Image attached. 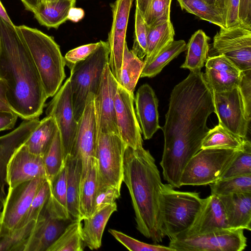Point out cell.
I'll return each mask as SVG.
<instances>
[{"mask_svg": "<svg viewBox=\"0 0 251 251\" xmlns=\"http://www.w3.org/2000/svg\"><path fill=\"white\" fill-rule=\"evenodd\" d=\"M39 74L48 98L53 97L66 75L65 60L53 38L40 30L22 25L16 26Z\"/></svg>", "mask_w": 251, "mask_h": 251, "instance_id": "4", "label": "cell"}, {"mask_svg": "<svg viewBox=\"0 0 251 251\" xmlns=\"http://www.w3.org/2000/svg\"><path fill=\"white\" fill-rule=\"evenodd\" d=\"M94 95L90 94L78 126L72 154L80 157L82 161L81 178L86 173L90 162L95 157L97 128L94 110Z\"/></svg>", "mask_w": 251, "mask_h": 251, "instance_id": "16", "label": "cell"}, {"mask_svg": "<svg viewBox=\"0 0 251 251\" xmlns=\"http://www.w3.org/2000/svg\"><path fill=\"white\" fill-rule=\"evenodd\" d=\"M18 117L14 112L0 111V132L13 128Z\"/></svg>", "mask_w": 251, "mask_h": 251, "instance_id": "51", "label": "cell"}, {"mask_svg": "<svg viewBox=\"0 0 251 251\" xmlns=\"http://www.w3.org/2000/svg\"><path fill=\"white\" fill-rule=\"evenodd\" d=\"M0 47H1V40H0Z\"/></svg>", "mask_w": 251, "mask_h": 251, "instance_id": "60", "label": "cell"}, {"mask_svg": "<svg viewBox=\"0 0 251 251\" xmlns=\"http://www.w3.org/2000/svg\"><path fill=\"white\" fill-rule=\"evenodd\" d=\"M66 175L64 164L52 181L49 182L50 195L46 205V208L50 215L64 221L71 219L67 209Z\"/></svg>", "mask_w": 251, "mask_h": 251, "instance_id": "27", "label": "cell"}, {"mask_svg": "<svg viewBox=\"0 0 251 251\" xmlns=\"http://www.w3.org/2000/svg\"><path fill=\"white\" fill-rule=\"evenodd\" d=\"M99 42L80 46L68 51L64 57L65 65L70 69L75 64L85 59L97 49Z\"/></svg>", "mask_w": 251, "mask_h": 251, "instance_id": "47", "label": "cell"}, {"mask_svg": "<svg viewBox=\"0 0 251 251\" xmlns=\"http://www.w3.org/2000/svg\"><path fill=\"white\" fill-rule=\"evenodd\" d=\"M183 40L174 41L151 62L144 66L141 77H153L180 53L186 50L187 45Z\"/></svg>", "mask_w": 251, "mask_h": 251, "instance_id": "38", "label": "cell"}, {"mask_svg": "<svg viewBox=\"0 0 251 251\" xmlns=\"http://www.w3.org/2000/svg\"><path fill=\"white\" fill-rule=\"evenodd\" d=\"M0 18L4 20L5 22L7 23L14 25L13 24L12 21L9 17L4 7L2 5L0 0Z\"/></svg>", "mask_w": 251, "mask_h": 251, "instance_id": "56", "label": "cell"}, {"mask_svg": "<svg viewBox=\"0 0 251 251\" xmlns=\"http://www.w3.org/2000/svg\"><path fill=\"white\" fill-rule=\"evenodd\" d=\"M58 130L54 118L46 116L40 121L24 145L31 153L43 157Z\"/></svg>", "mask_w": 251, "mask_h": 251, "instance_id": "29", "label": "cell"}, {"mask_svg": "<svg viewBox=\"0 0 251 251\" xmlns=\"http://www.w3.org/2000/svg\"><path fill=\"white\" fill-rule=\"evenodd\" d=\"M251 175V143L245 139L243 149L232 161L220 179Z\"/></svg>", "mask_w": 251, "mask_h": 251, "instance_id": "41", "label": "cell"}, {"mask_svg": "<svg viewBox=\"0 0 251 251\" xmlns=\"http://www.w3.org/2000/svg\"><path fill=\"white\" fill-rule=\"evenodd\" d=\"M58 0H44V1L47 3H50L52 2H54Z\"/></svg>", "mask_w": 251, "mask_h": 251, "instance_id": "58", "label": "cell"}, {"mask_svg": "<svg viewBox=\"0 0 251 251\" xmlns=\"http://www.w3.org/2000/svg\"><path fill=\"white\" fill-rule=\"evenodd\" d=\"M25 8L32 13L44 0H21Z\"/></svg>", "mask_w": 251, "mask_h": 251, "instance_id": "53", "label": "cell"}, {"mask_svg": "<svg viewBox=\"0 0 251 251\" xmlns=\"http://www.w3.org/2000/svg\"><path fill=\"white\" fill-rule=\"evenodd\" d=\"M0 111L14 112L7 98V87L3 80L0 78ZM15 113V112H14Z\"/></svg>", "mask_w": 251, "mask_h": 251, "instance_id": "52", "label": "cell"}, {"mask_svg": "<svg viewBox=\"0 0 251 251\" xmlns=\"http://www.w3.org/2000/svg\"><path fill=\"white\" fill-rule=\"evenodd\" d=\"M147 28L144 17L136 5L134 40L131 50L142 60L147 51Z\"/></svg>", "mask_w": 251, "mask_h": 251, "instance_id": "44", "label": "cell"}, {"mask_svg": "<svg viewBox=\"0 0 251 251\" xmlns=\"http://www.w3.org/2000/svg\"><path fill=\"white\" fill-rule=\"evenodd\" d=\"M46 114L53 117L56 123L60 134L64 162L72 154L78 126L74 114L69 78L48 103Z\"/></svg>", "mask_w": 251, "mask_h": 251, "instance_id": "11", "label": "cell"}, {"mask_svg": "<svg viewBox=\"0 0 251 251\" xmlns=\"http://www.w3.org/2000/svg\"><path fill=\"white\" fill-rule=\"evenodd\" d=\"M213 91L201 71L190 72L173 88L164 126V148L160 165L163 178L179 188L182 172L191 158L201 149L210 129L209 116L214 112Z\"/></svg>", "mask_w": 251, "mask_h": 251, "instance_id": "1", "label": "cell"}, {"mask_svg": "<svg viewBox=\"0 0 251 251\" xmlns=\"http://www.w3.org/2000/svg\"><path fill=\"white\" fill-rule=\"evenodd\" d=\"M182 10L194 14L201 19L226 28L223 10L204 0H176Z\"/></svg>", "mask_w": 251, "mask_h": 251, "instance_id": "35", "label": "cell"}, {"mask_svg": "<svg viewBox=\"0 0 251 251\" xmlns=\"http://www.w3.org/2000/svg\"><path fill=\"white\" fill-rule=\"evenodd\" d=\"M33 221L13 230L0 229V251H24L35 226Z\"/></svg>", "mask_w": 251, "mask_h": 251, "instance_id": "37", "label": "cell"}, {"mask_svg": "<svg viewBox=\"0 0 251 251\" xmlns=\"http://www.w3.org/2000/svg\"><path fill=\"white\" fill-rule=\"evenodd\" d=\"M47 180L37 178L23 182L7 191L2 204L1 227L17 228L26 214L36 194Z\"/></svg>", "mask_w": 251, "mask_h": 251, "instance_id": "13", "label": "cell"}, {"mask_svg": "<svg viewBox=\"0 0 251 251\" xmlns=\"http://www.w3.org/2000/svg\"><path fill=\"white\" fill-rule=\"evenodd\" d=\"M67 209L70 217L79 219V197L82 173V161L77 155H69L65 159Z\"/></svg>", "mask_w": 251, "mask_h": 251, "instance_id": "26", "label": "cell"}, {"mask_svg": "<svg viewBox=\"0 0 251 251\" xmlns=\"http://www.w3.org/2000/svg\"><path fill=\"white\" fill-rule=\"evenodd\" d=\"M244 141L245 139L218 124L213 128L210 129L202 140L201 149L215 148L241 150L244 148Z\"/></svg>", "mask_w": 251, "mask_h": 251, "instance_id": "34", "label": "cell"}, {"mask_svg": "<svg viewBox=\"0 0 251 251\" xmlns=\"http://www.w3.org/2000/svg\"><path fill=\"white\" fill-rule=\"evenodd\" d=\"M96 160L93 158L85 176L81 178L79 197V219L92 215L95 198L98 187Z\"/></svg>", "mask_w": 251, "mask_h": 251, "instance_id": "31", "label": "cell"}, {"mask_svg": "<svg viewBox=\"0 0 251 251\" xmlns=\"http://www.w3.org/2000/svg\"><path fill=\"white\" fill-rule=\"evenodd\" d=\"M109 232L118 242L131 251H174L169 246L142 242L115 229H110Z\"/></svg>", "mask_w": 251, "mask_h": 251, "instance_id": "45", "label": "cell"}, {"mask_svg": "<svg viewBox=\"0 0 251 251\" xmlns=\"http://www.w3.org/2000/svg\"><path fill=\"white\" fill-rule=\"evenodd\" d=\"M0 78L12 109L24 120L38 118L48 98L39 74L16 26L0 18Z\"/></svg>", "mask_w": 251, "mask_h": 251, "instance_id": "2", "label": "cell"}, {"mask_svg": "<svg viewBox=\"0 0 251 251\" xmlns=\"http://www.w3.org/2000/svg\"><path fill=\"white\" fill-rule=\"evenodd\" d=\"M109 53L108 42L100 41L93 52L70 69L69 78L74 114L77 122L83 112L89 95H95L97 92L105 66L108 63Z\"/></svg>", "mask_w": 251, "mask_h": 251, "instance_id": "6", "label": "cell"}, {"mask_svg": "<svg viewBox=\"0 0 251 251\" xmlns=\"http://www.w3.org/2000/svg\"><path fill=\"white\" fill-rule=\"evenodd\" d=\"M171 1L172 0H151L143 16L148 27L170 20Z\"/></svg>", "mask_w": 251, "mask_h": 251, "instance_id": "43", "label": "cell"}, {"mask_svg": "<svg viewBox=\"0 0 251 251\" xmlns=\"http://www.w3.org/2000/svg\"><path fill=\"white\" fill-rule=\"evenodd\" d=\"M207 3L216 6L221 9L224 11V0H204Z\"/></svg>", "mask_w": 251, "mask_h": 251, "instance_id": "57", "label": "cell"}, {"mask_svg": "<svg viewBox=\"0 0 251 251\" xmlns=\"http://www.w3.org/2000/svg\"><path fill=\"white\" fill-rule=\"evenodd\" d=\"M82 221L75 219L68 225L47 251H82Z\"/></svg>", "mask_w": 251, "mask_h": 251, "instance_id": "36", "label": "cell"}, {"mask_svg": "<svg viewBox=\"0 0 251 251\" xmlns=\"http://www.w3.org/2000/svg\"><path fill=\"white\" fill-rule=\"evenodd\" d=\"M244 229L225 228L170 240L174 251H241L247 247Z\"/></svg>", "mask_w": 251, "mask_h": 251, "instance_id": "9", "label": "cell"}, {"mask_svg": "<svg viewBox=\"0 0 251 251\" xmlns=\"http://www.w3.org/2000/svg\"><path fill=\"white\" fill-rule=\"evenodd\" d=\"M209 39L202 30L196 31L186 45V59L180 67L189 69L190 72L201 71L207 58Z\"/></svg>", "mask_w": 251, "mask_h": 251, "instance_id": "32", "label": "cell"}, {"mask_svg": "<svg viewBox=\"0 0 251 251\" xmlns=\"http://www.w3.org/2000/svg\"><path fill=\"white\" fill-rule=\"evenodd\" d=\"M134 94L119 83L115 95V108L119 135L127 147H143L141 130L134 108Z\"/></svg>", "mask_w": 251, "mask_h": 251, "instance_id": "17", "label": "cell"}, {"mask_svg": "<svg viewBox=\"0 0 251 251\" xmlns=\"http://www.w3.org/2000/svg\"><path fill=\"white\" fill-rule=\"evenodd\" d=\"M238 87L243 98L247 115L251 120V70L241 72Z\"/></svg>", "mask_w": 251, "mask_h": 251, "instance_id": "48", "label": "cell"}, {"mask_svg": "<svg viewBox=\"0 0 251 251\" xmlns=\"http://www.w3.org/2000/svg\"><path fill=\"white\" fill-rule=\"evenodd\" d=\"M211 194L218 197L251 193V175L219 179L209 184Z\"/></svg>", "mask_w": 251, "mask_h": 251, "instance_id": "39", "label": "cell"}, {"mask_svg": "<svg viewBox=\"0 0 251 251\" xmlns=\"http://www.w3.org/2000/svg\"><path fill=\"white\" fill-rule=\"evenodd\" d=\"M50 192V184L46 180L36 194L29 208L17 228L22 227L31 221H37L45 207L49 197Z\"/></svg>", "mask_w": 251, "mask_h": 251, "instance_id": "42", "label": "cell"}, {"mask_svg": "<svg viewBox=\"0 0 251 251\" xmlns=\"http://www.w3.org/2000/svg\"><path fill=\"white\" fill-rule=\"evenodd\" d=\"M240 0H224V20L226 28L240 23L239 7Z\"/></svg>", "mask_w": 251, "mask_h": 251, "instance_id": "49", "label": "cell"}, {"mask_svg": "<svg viewBox=\"0 0 251 251\" xmlns=\"http://www.w3.org/2000/svg\"><path fill=\"white\" fill-rule=\"evenodd\" d=\"M39 118L24 120L14 130L0 136V202L6 196V167L15 151L23 145L38 125Z\"/></svg>", "mask_w": 251, "mask_h": 251, "instance_id": "19", "label": "cell"}, {"mask_svg": "<svg viewBox=\"0 0 251 251\" xmlns=\"http://www.w3.org/2000/svg\"><path fill=\"white\" fill-rule=\"evenodd\" d=\"M174 28L170 20L148 27L147 51L144 60V66L151 62L174 41Z\"/></svg>", "mask_w": 251, "mask_h": 251, "instance_id": "30", "label": "cell"}, {"mask_svg": "<svg viewBox=\"0 0 251 251\" xmlns=\"http://www.w3.org/2000/svg\"><path fill=\"white\" fill-rule=\"evenodd\" d=\"M239 19L240 23L251 25V0H240Z\"/></svg>", "mask_w": 251, "mask_h": 251, "instance_id": "50", "label": "cell"}, {"mask_svg": "<svg viewBox=\"0 0 251 251\" xmlns=\"http://www.w3.org/2000/svg\"><path fill=\"white\" fill-rule=\"evenodd\" d=\"M118 83L111 73L108 63L107 64L94 98L97 134L103 133L119 135L114 101Z\"/></svg>", "mask_w": 251, "mask_h": 251, "instance_id": "14", "label": "cell"}, {"mask_svg": "<svg viewBox=\"0 0 251 251\" xmlns=\"http://www.w3.org/2000/svg\"><path fill=\"white\" fill-rule=\"evenodd\" d=\"M117 208V204L114 202L82 220L84 225L81 227V236L84 246L91 250L100 247L105 226Z\"/></svg>", "mask_w": 251, "mask_h": 251, "instance_id": "25", "label": "cell"}, {"mask_svg": "<svg viewBox=\"0 0 251 251\" xmlns=\"http://www.w3.org/2000/svg\"><path fill=\"white\" fill-rule=\"evenodd\" d=\"M123 169V182L131 199L137 230L154 243L161 242L165 237L160 215L163 183L154 158L143 147H126Z\"/></svg>", "mask_w": 251, "mask_h": 251, "instance_id": "3", "label": "cell"}, {"mask_svg": "<svg viewBox=\"0 0 251 251\" xmlns=\"http://www.w3.org/2000/svg\"><path fill=\"white\" fill-rule=\"evenodd\" d=\"M241 72L223 55L208 57L204 77L213 92H223L238 87Z\"/></svg>", "mask_w": 251, "mask_h": 251, "instance_id": "20", "label": "cell"}, {"mask_svg": "<svg viewBox=\"0 0 251 251\" xmlns=\"http://www.w3.org/2000/svg\"><path fill=\"white\" fill-rule=\"evenodd\" d=\"M215 113L219 124L234 134L246 138L250 119L238 87L223 92L213 91Z\"/></svg>", "mask_w": 251, "mask_h": 251, "instance_id": "12", "label": "cell"}, {"mask_svg": "<svg viewBox=\"0 0 251 251\" xmlns=\"http://www.w3.org/2000/svg\"><path fill=\"white\" fill-rule=\"evenodd\" d=\"M151 1V0H136V5L138 7L143 16Z\"/></svg>", "mask_w": 251, "mask_h": 251, "instance_id": "54", "label": "cell"}, {"mask_svg": "<svg viewBox=\"0 0 251 251\" xmlns=\"http://www.w3.org/2000/svg\"><path fill=\"white\" fill-rule=\"evenodd\" d=\"M64 221L50 215L45 206L24 251H47L65 228Z\"/></svg>", "mask_w": 251, "mask_h": 251, "instance_id": "23", "label": "cell"}, {"mask_svg": "<svg viewBox=\"0 0 251 251\" xmlns=\"http://www.w3.org/2000/svg\"><path fill=\"white\" fill-rule=\"evenodd\" d=\"M120 195L121 189L115 186H108L98 188L94 201L92 214L115 202V200Z\"/></svg>", "mask_w": 251, "mask_h": 251, "instance_id": "46", "label": "cell"}, {"mask_svg": "<svg viewBox=\"0 0 251 251\" xmlns=\"http://www.w3.org/2000/svg\"><path fill=\"white\" fill-rule=\"evenodd\" d=\"M213 55H223L241 71L251 70V25L220 28L213 38Z\"/></svg>", "mask_w": 251, "mask_h": 251, "instance_id": "10", "label": "cell"}, {"mask_svg": "<svg viewBox=\"0 0 251 251\" xmlns=\"http://www.w3.org/2000/svg\"><path fill=\"white\" fill-rule=\"evenodd\" d=\"M204 199L202 208L192 226L176 238L229 228L227 224L223 205L219 198L211 194Z\"/></svg>", "mask_w": 251, "mask_h": 251, "instance_id": "22", "label": "cell"}, {"mask_svg": "<svg viewBox=\"0 0 251 251\" xmlns=\"http://www.w3.org/2000/svg\"><path fill=\"white\" fill-rule=\"evenodd\" d=\"M76 0H58L50 3L41 2L34 11L35 18L40 25L48 28H58L69 19Z\"/></svg>", "mask_w": 251, "mask_h": 251, "instance_id": "28", "label": "cell"}, {"mask_svg": "<svg viewBox=\"0 0 251 251\" xmlns=\"http://www.w3.org/2000/svg\"><path fill=\"white\" fill-rule=\"evenodd\" d=\"M136 115L145 140L152 138L161 127L159 125L158 100L150 85H142L134 99Z\"/></svg>", "mask_w": 251, "mask_h": 251, "instance_id": "21", "label": "cell"}, {"mask_svg": "<svg viewBox=\"0 0 251 251\" xmlns=\"http://www.w3.org/2000/svg\"><path fill=\"white\" fill-rule=\"evenodd\" d=\"M218 197L223 205L229 227L251 230V193L233 194Z\"/></svg>", "mask_w": 251, "mask_h": 251, "instance_id": "24", "label": "cell"}, {"mask_svg": "<svg viewBox=\"0 0 251 251\" xmlns=\"http://www.w3.org/2000/svg\"><path fill=\"white\" fill-rule=\"evenodd\" d=\"M132 2L133 0H116L110 4L113 21L107 41L110 49L108 65L118 83L120 79L126 29Z\"/></svg>", "mask_w": 251, "mask_h": 251, "instance_id": "15", "label": "cell"}, {"mask_svg": "<svg viewBox=\"0 0 251 251\" xmlns=\"http://www.w3.org/2000/svg\"><path fill=\"white\" fill-rule=\"evenodd\" d=\"M126 147L119 135L103 133L97 134L95 158L97 163L98 188L113 186L121 189Z\"/></svg>", "mask_w": 251, "mask_h": 251, "instance_id": "8", "label": "cell"}, {"mask_svg": "<svg viewBox=\"0 0 251 251\" xmlns=\"http://www.w3.org/2000/svg\"><path fill=\"white\" fill-rule=\"evenodd\" d=\"M37 178L47 179L43 158L30 152L24 144L15 151L7 164V191L23 182Z\"/></svg>", "mask_w": 251, "mask_h": 251, "instance_id": "18", "label": "cell"}, {"mask_svg": "<svg viewBox=\"0 0 251 251\" xmlns=\"http://www.w3.org/2000/svg\"><path fill=\"white\" fill-rule=\"evenodd\" d=\"M72 10L75 14V15H69L68 20L74 22H77L83 17L84 12L81 9H77L74 7L72 8Z\"/></svg>", "mask_w": 251, "mask_h": 251, "instance_id": "55", "label": "cell"}, {"mask_svg": "<svg viewBox=\"0 0 251 251\" xmlns=\"http://www.w3.org/2000/svg\"><path fill=\"white\" fill-rule=\"evenodd\" d=\"M144 61L139 58L125 43L123 55L121 75L119 83L133 94L137 83L144 68Z\"/></svg>", "mask_w": 251, "mask_h": 251, "instance_id": "33", "label": "cell"}, {"mask_svg": "<svg viewBox=\"0 0 251 251\" xmlns=\"http://www.w3.org/2000/svg\"><path fill=\"white\" fill-rule=\"evenodd\" d=\"M0 229L1 227V210L0 209Z\"/></svg>", "mask_w": 251, "mask_h": 251, "instance_id": "59", "label": "cell"}, {"mask_svg": "<svg viewBox=\"0 0 251 251\" xmlns=\"http://www.w3.org/2000/svg\"><path fill=\"white\" fill-rule=\"evenodd\" d=\"M43 158L47 180L50 183L64 166L62 142L59 130L56 132Z\"/></svg>", "mask_w": 251, "mask_h": 251, "instance_id": "40", "label": "cell"}, {"mask_svg": "<svg viewBox=\"0 0 251 251\" xmlns=\"http://www.w3.org/2000/svg\"><path fill=\"white\" fill-rule=\"evenodd\" d=\"M240 151L215 148L200 150L184 168L180 179V186L206 185L219 180Z\"/></svg>", "mask_w": 251, "mask_h": 251, "instance_id": "7", "label": "cell"}, {"mask_svg": "<svg viewBox=\"0 0 251 251\" xmlns=\"http://www.w3.org/2000/svg\"><path fill=\"white\" fill-rule=\"evenodd\" d=\"M199 193L176 190L169 184H163L160 215L164 237L178 238L193 225L204 202Z\"/></svg>", "mask_w": 251, "mask_h": 251, "instance_id": "5", "label": "cell"}]
</instances>
